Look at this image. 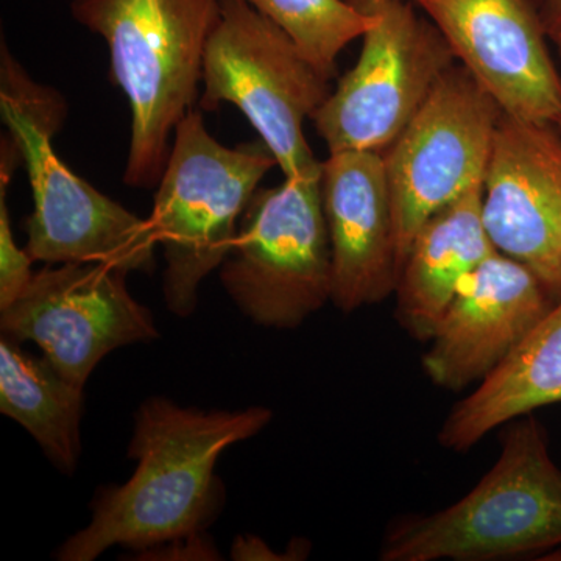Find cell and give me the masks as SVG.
Listing matches in <instances>:
<instances>
[{
  "instance_id": "4fadbf2b",
  "label": "cell",
  "mask_w": 561,
  "mask_h": 561,
  "mask_svg": "<svg viewBox=\"0 0 561 561\" xmlns=\"http://www.w3.org/2000/svg\"><path fill=\"white\" fill-rule=\"evenodd\" d=\"M556 301L529 267L496 251L461 280L427 342L423 371L451 391L482 382Z\"/></svg>"
},
{
  "instance_id": "ac0fdd59",
  "label": "cell",
  "mask_w": 561,
  "mask_h": 561,
  "mask_svg": "<svg viewBox=\"0 0 561 561\" xmlns=\"http://www.w3.org/2000/svg\"><path fill=\"white\" fill-rule=\"evenodd\" d=\"M278 24L331 80L341 51L371 27L373 14L351 0H243Z\"/></svg>"
},
{
  "instance_id": "5b68a950",
  "label": "cell",
  "mask_w": 561,
  "mask_h": 561,
  "mask_svg": "<svg viewBox=\"0 0 561 561\" xmlns=\"http://www.w3.org/2000/svg\"><path fill=\"white\" fill-rule=\"evenodd\" d=\"M273 165L264 140L225 147L198 111L176 125L149 220L165 261V306L180 319L197 309L203 279L227 260L243 210Z\"/></svg>"
},
{
  "instance_id": "7402d4cb",
  "label": "cell",
  "mask_w": 561,
  "mask_h": 561,
  "mask_svg": "<svg viewBox=\"0 0 561 561\" xmlns=\"http://www.w3.org/2000/svg\"><path fill=\"white\" fill-rule=\"evenodd\" d=\"M553 43L557 44V49H559L560 60H561V35L556 36V38L552 39ZM557 130H559L561 136V119L559 121V124L556 125Z\"/></svg>"
},
{
  "instance_id": "8992f818",
  "label": "cell",
  "mask_w": 561,
  "mask_h": 561,
  "mask_svg": "<svg viewBox=\"0 0 561 561\" xmlns=\"http://www.w3.org/2000/svg\"><path fill=\"white\" fill-rule=\"evenodd\" d=\"M305 51L267 16L243 2L221 0L220 20L203 58V110L231 103L271 149L284 179L319 172L302 133L331 91Z\"/></svg>"
},
{
  "instance_id": "44dd1931",
  "label": "cell",
  "mask_w": 561,
  "mask_h": 561,
  "mask_svg": "<svg viewBox=\"0 0 561 561\" xmlns=\"http://www.w3.org/2000/svg\"><path fill=\"white\" fill-rule=\"evenodd\" d=\"M540 11L549 38L561 35V0H541Z\"/></svg>"
},
{
  "instance_id": "e0dca14e",
  "label": "cell",
  "mask_w": 561,
  "mask_h": 561,
  "mask_svg": "<svg viewBox=\"0 0 561 561\" xmlns=\"http://www.w3.org/2000/svg\"><path fill=\"white\" fill-rule=\"evenodd\" d=\"M83 389L46 356H33L21 343L0 339V412L21 424L65 474L79 465Z\"/></svg>"
},
{
  "instance_id": "5bb4252c",
  "label": "cell",
  "mask_w": 561,
  "mask_h": 561,
  "mask_svg": "<svg viewBox=\"0 0 561 561\" xmlns=\"http://www.w3.org/2000/svg\"><path fill=\"white\" fill-rule=\"evenodd\" d=\"M330 234L331 302L351 313L389 298L400 276L393 206L379 151H337L321 161Z\"/></svg>"
},
{
  "instance_id": "ffe728a7",
  "label": "cell",
  "mask_w": 561,
  "mask_h": 561,
  "mask_svg": "<svg viewBox=\"0 0 561 561\" xmlns=\"http://www.w3.org/2000/svg\"><path fill=\"white\" fill-rule=\"evenodd\" d=\"M234 560H289L273 552L264 541L256 537L238 538L231 551Z\"/></svg>"
},
{
  "instance_id": "277c9868",
  "label": "cell",
  "mask_w": 561,
  "mask_h": 561,
  "mask_svg": "<svg viewBox=\"0 0 561 561\" xmlns=\"http://www.w3.org/2000/svg\"><path fill=\"white\" fill-rule=\"evenodd\" d=\"M0 113L31 181L33 213L25 250L46 264L101 262L121 271L151 273L157 236L140 219L76 175L51 147L68 105L41 87L2 43Z\"/></svg>"
},
{
  "instance_id": "d6986e66",
  "label": "cell",
  "mask_w": 561,
  "mask_h": 561,
  "mask_svg": "<svg viewBox=\"0 0 561 561\" xmlns=\"http://www.w3.org/2000/svg\"><path fill=\"white\" fill-rule=\"evenodd\" d=\"M20 151L10 139H2L0 150V311L13 305L33 278V261L27 250H21L11 231L7 192Z\"/></svg>"
},
{
  "instance_id": "8fae6325",
  "label": "cell",
  "mask_w": 561,
  "mask_h": 561,
  "mask_svg": "<svg viewBox=\"0 0 561 561\" xmlns=\"http://www.w3.org/2000/svg\"><path fill=\"white\" fill-rule=\"evenodd\" d=\"M502 113L561 119V77L534 0H413Z\"/></svg>"
},
{
  "instance_id": "9c48e42d",
  "label": "cell",
  "mask_w": 561,
  "mask_h": 561,
  "mask_svg": "<svg viewBox=\"0 0 561 561\" xmlns=\"http://www.w3.org/2000/svg\"><path fill=\"white\" fill-rule=\"evenodd\" d=\"M502 114L467 69L453 66L383 151L400 272L421 227L483 184Z\"/></svg>"
},
{
  "instance_id": "52a82bcc",
  "label": "cell",
  "mask_w": 561,
  "mask_h": 561,
  "mask_svg": "<svg viewBox=\"0 0 561 561\" xmlns=\"http://www.w3.org/2000/svg\"><path fill=\"white\" fill-rule=\"evenodd\" d=\"M220 279L243 316L275 330H295L331 301L321 169L254 192Z\"/></svg>"
},
{
  "instance_id": "9a60e30c",
  "label": "cell",
  "mask_w": 561,
  "mask_h": 561,
  "mask_svg": "<svg viewBox=\"0 0 561 561\" xmlns=\"http://www.w3.org/2000/svg\"><path fill=\"white\" fill-rule=\"evenodd\" d=\"M483 184L431 217L416 232L393 294L397 320L419 342H430L454 295L472 271L496 253L482 217Z\"/></svg>"
},
{
  "instance_id": "6da1fadb",
  "label": "cell",
  "mask_w": 561,
  "mask_h": 561,
  "mask_svg": "<svg viewBox=\"0 0 561 561\" xmlns=\"http://www.w3.org/2000/svg\"><path fill=\"white\" fill-rule=\"evenodd\" d=\"M272 419L262 405L202 411L164 397L144 401L128 445L138 467L124 485L106 486L95 496L90 524L62 542L55 557L92 561L114 546L142 552L202 534L224 502L214 472L220 454L260 434Z\"/></svg>"
},
{
  "instance_id": "3957f363",
  "label": "cell",
  "mask_w": 561,
  "mask_h": 561,
  "mask_svg": "<svg viewBox=\"0 0 561 561\" xmlns=\"http://www.w3.org/2000/svg\"><path fill=\"white\" fill-rule=\"evenodd\" d=\"M70 11L108 44L111 76L130 105L124 181L157 187L176 125L197 101L221 0H72Z\"/></svg>"
},
{
  "instance_id": "7a4b0ae2",
  "label": "cell",
  "mask_w": 561,
  "mask_h": 561,
  "mask_svg": "<svg viewBox=\"0 0 561 561\" xmlns=\"http://www.w3.org/2000/svg\"><path fill=\"white\" fill-rule=\"evenodd\" d=\"M501 432L496 463L459 501L383 530L382 561H497L561 548V470L534 413Z\"/></svg>"
},
{
  "instance_id": "7c38bea8",
  "label": "cell",
  "mask_w": 561,
  "mask_h": 561,
  "mask_svg": "<svg viewBox=\"0 0 561 561\" xmlns=\"http://www.w3.org/2000/svg\"><path fill=\"white\" fill-rule=\"evenodd\" d=\"M482 217L494 249L522 262L561 297V136L556 125L502 114Z\"/></svg>"
},
{
  "instance_id": "ba28073f",
  "label": "cell",
  "mask_w": 561,
  "mask_h": 561,
  "mask_svg": "<svg viewBox=\"0 0 561 561\" xmlns=\"http://www.w3.org/2000/svg\"><path fill=\"white\" fill-rule=\"evenodd\" d=\"M373 14L359 60L312 117L330 153H383L408 128L442 77L456 66L451 47L404 0H351Z\"/></svg>"
},
{
  "instance_id": "2e32d148",
  "label": "cell",
  "mask_w": 561,
  "mask_h": 561,
  "mask_svg": "<svg viewBox=\"0 0 561 561\" xmlns=\"http://www.w3.org/2000/svg\"><path fill=\"white\" fill-rule=\"evenodd\" d=\"M559 402L561 297L478 389L454 405L438 443L449 451H470L491 431Z\"/></svg>"
},
{
  "instance_id": "30bf717a",
  "label": "cell",
  "mask_w": 561,
  "mask_h": 561,
  "mask_svg": "<svg viewBox=\"0 0 561 561\" xmlns=\"http://www.w3.org/2000/svg\"><path fill=\"white\" fill-rule=\"evenodd\" d=\"M127 272L101 262L47 264L0 311L3 337L33 342L77 386L111 351L160 337L153 316L127 289Z\"/></svg>"
}]
</instances>
